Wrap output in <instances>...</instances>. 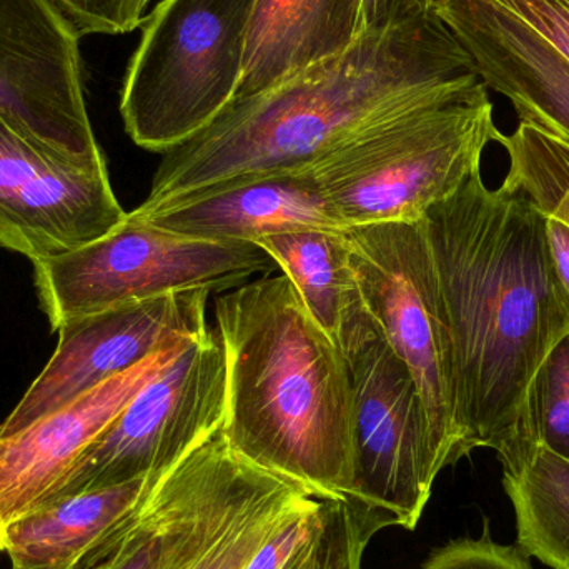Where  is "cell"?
<instances>
[{
	"label": "cell",
	"mask_w": 569,
	"mask_h": 569,
	"mask_svg": "<svg viewBox=\"0 0 569 569\" xmlns=\"http://www.w3.org/2000/svg\"><path fill=\"white\" fill-rule=\"evenodd\" d=\"M423 222L453 338L463 458L490 448L511 470L537 447L531 388L569 335L547 213L525 193L490 189L480 170Z\"/></svg>",
	"instance_id": "obj_1"
},
{
	"label": "cell",
	"mask_w": 569,
	"mask_h": 569,
	"mask_svg": "<svg viewBox=\"0 0 569 569\" xmlns=\"http://www.w3.org/2000/svg\"><path fill=\"white\" fill-rule=\"evenodd\" d=\"M480 82L471 57L437 13L368 30L343 52L262 92L236 97L207 129L162 153L149 196L133 213L300 172L361 127Z\"/></svg>",
	"instance_id": "obj_2"
},
{
	"label": "cell",
	"mask_w": 569,
	"mask_h": 569,
	"mask_svg": "<svg viewBox=\"0 0 569 569\" xmlns=\"http://www.w3.org/2000/svg\"><path fill=\"white\" fill-rule=\"evenodd\" d=\"M216 321L232 447L318 500L350 501L353 390L343 351L283 273L220 295Z\"/></svg>",
	"instance_id": "obj_3"
},
{
	"label": "cell",
	"mask_w": 569,
	"mask_h": 569,
	"mask_svg": "<svg viewBox=\"0 0 569 569\" xmlns=\"http://www.w3.org/2000/svg\"><path fill=\"white\" fill-rule=\"evenodd\" d=\"M487 86L411 107L361 127L300 172L347 229L420 222L481 170L497 140Z\"/></svg>",
	"instance_id": "obj_4"
},
{
	"label": "cell",
	"mask_w": 569,
	"mask_h": 569,
	"mask_svg": "<svg viewBox=\"0 0 569 569\" xmlns=\"http://www.w3.org/2000/svg\"><path fill=\"white\" fill-rule=\"evenodd\" d=\"M257 0H160L120 92V116L136 146L150 152L187 142L237 93Z\"/></svg>",
	"instance_id": "obj_5"
},
{
	"label": "cell",
	"mask_w": 569,
	"mask_h": 569,
	"mask_svg": "<svg viewBox=\"0 0 569 569\" xmlns=\"http://www.w3.org/2000/svg\"><path fill=\"white\" fill-rule=\"evenodd\" d=\"M32 266L52 331L82 315L176 291L236 290L277 267L256 243L193 239L132 213L107 236Z\"/></svg>",
	"instance_id": "obj_6"
},
{
	"label": "cell",
	"mask_w": 569,
	"mask_h": 569,
	"mask_svg": "<svg viewBox=\"0 0 569 569\" xmlns=\"http://www.w3.org/2000/svg\"><path fill=\"white\" fill-rule=\"evenodd\" d=\"M361 301L417 383L441 468L463 460L458 425L453 338L420 222L345 230Z\"/></svg>",
	"instance_id": "obj_7"
},
{
	"label": "cell",
	"mask_w": 569,
	"mask_h": 569,
	"mask_svg": "<svg viewBox=\"0 0 569 569\" xmlns=\"http://www.w3.org/2000/svg\"><path fill=\"white\" fill-rule=\"evenodd\" d=\"M353 390V491L348 503L381 528L420 523L443 471L410 370L367 308L341 331Z\"/></svg>",
	"instance_id": "obj_8"
},
{
	"label": "cell",
	"mask_w": 569,
	"mask_h": 569,
	"mask_svg": "<svg viewBox=\"0 0 569 569\" xmlns=\"http://www.w3.org/2000/svg\"><path fill=\"white\" fill-rule=\"evenodd\" d=\"M226 413V351L217 331L209 330L129 401L47 503L166 473L222 430Z\"/></svg>",
	"instance_id": "obj_9"
},
{
	"label": "cell",
	"mask_w": 569,
	"mask_h": 569,
	"mask_svg": "<svg viewBox=\"0 0 569 569\" xmlns=\"http://www.w3.org/2000/svg\"><path fill=\"white\" fill-rule=\"evenodd\" d=\"M126 217L106 159L63 156L0 117V247L37 262L107 236Z\"/></svg>",
	"instance_id": "obj_10"
},
{
	"label": "cell",
	"mask_w": 569,
	"mask_h": 569,
	"mask_svg": "<svg viewBox=\"0 0 569 569\" xmlns=\"http://www.w3.org/2000/svg\"><path fill=\"white\" fill-rule=\"evenodd\" d=\"M0 117L63 156L106 159L87 110L80 36L50 0H0Z\"/></svg>",
	"instance_id": "obj_11"
},
{
	"label": "cell",
	"mask_w": 569,
	"mask_h": 569,
	"mask_svg": "<svg viewBox=\"0 0 569 569\" xmlns=\"http://www.w3.org/2000/svg\"><path fill=\"white\" fill-rule=\"evenodd\" d=\"M210 295L207 290L176 291L60 325L56 351L0 425V438L19 433L162 348L209 331Z\"/></svg>",
	"instance_id": "obj_12"
},
{
	"label": "cell",
	"mask_w": 569,
	"mask_h": 569,
	"mask_svg": "<svg viewBox=\"0 0 569 569\" xmlns=\"http://www.w3.org/2000/svg\"><path fill=\"white\" fill-rule=\"evenodd\" d=\"M196 338L162 348L19 433L0 438V537L49 501L129 401Z\"/></svg>",
	"instance_id": "obj_13"
},
{
	"label": "cell",
	"mask_w": 569,
	"mask_h": 569,
	"mask_svg": "<svg viewBox=\"0 0 569 569\" xmlns=\"http://www.w3.org/2000/svg\"><path fill=\"white\" fill-rule=\"evenodd\" d=\"M437 16L467 50L487 89L520 122L569 142V60L493 0H443Z\"/></svg>",
	"instance_id": "obj_14"
},
{
	"label": "cell",
	"mask_w": 569,
	"mask_h": 569,
	"mask_svg": "<svg viewBox=\"0 0 569 569\" xmlns=\"http://www.w3.org/2000/svg\"><path fill=\"white\" fill-rule=\"evenodd\" d=\"M136 217L170 232L213 242L256 243L263 237L301 229L347 230L317 182L305 172L236 183Z\"/></svg>",
	"instance_id": "obj_15"
},
{
	"label": "cell",
	"mask_w": 569,
	"mask_h": 569,
	"mask_svg": "<svg viewBox=\"0 0 569 569\" xmlns=\"http://www.w3.org/2000/svg\"><path fill=\"white\" fill-rule=\"evenodd\" d=\"M163 475V473H162ZM162 475L59 498L10 523L0 551L12 569H92Z\"/></svg>",
	"instance_id": "obj_16"
},
{
	"label": "cell",
	"mask_w": 569,
	"mask_h": 569,
	"mask_svg": "<svg viewBox=\"0 0 569 569\" xmlns=\"http://www.w3.org/2000/svg\"><path fill=\"white\" fill-rule=\"evenodd\" d=\"M360 36V0H257L237 97L277 86L347 50Z\"/></svg>",
	"instance_id": "obj_17"
},
{
	"label": "cell",
	"mask_w": 569,
	"mask_h": 569,
	"mask_svg": "<svg viewBox=\"0 0 569 569\" xmlns=\"http://www.w3.org/2000/svg\"><path fill=\"white\" fill-rule=\"evenodd\" d=\"M290 280L325 333L338 345L348 321L363 310L345 230L301 229L257 240Z\"/></svg>",
	"instance_id": "obj_18"
},
{
	"label": "cell",
	"mask_w": 569,
	"mask_h": 569,
	"mask_svg": "<svg viewBox=\"0 0 569 569\" xmlns=\"http://www.w3.org/2000/svg\"><path fill=\"white\" fill-rule=\"evenodd\" d=\"M517 520L518 550L551 569H569V463L537 445L517 468L503 470Z\"/></svg>",
	"instance_id": "obj_19"
},
{
	"label": "cell",
	"mask_w": 569,
	"mask_h": 569,
	"mask_svg": "<svg viewBox=\"0 0 569 569\" xmlns=\"http://www.w3.org/2000/svg\"><path fill=\"white\" fill-rule=\"evenodd\" d=\"M317 497L303 485L273 475L220 537L186 569H243L260 547Z\"/></svg>",
	"instance_id": "obj_20"
},
{
	"label": "cell",
	"mask_w": 569,
	"mask_h": 569,
	"mask_svg": "<svg viewBox=\"0 0 569 569\" xmlns=\"http://www.w3.org/2000/svg\"><path fill=\"white\" fill-rule=\"evenodd\" d=\"M508 156L501 187L521 192L548 217L569 226V142L520 122L510 136L497 140Z\"/></svg>",
	"instance_id": "obj_21"
},
{
	"label": "cell",
	"mask_w": 569,
	"mask_h": 569,
	"mask_svg": "<svg viewBox=\"0 0 569 569\" xmlns=\"http://www.w3.org/2000/svg\"><path fill=\"white\" fill-rule=\"evenodd\" d=\"M381 528L348 501L323 500L320 528L290 569H361L365 550Z\"/></svg>",
	"instance_id": "obj_22"
},
{
	"label": "cell",
	"mask_w": 569,
	"mask_h": 569,
	"mask_svg": "<svg viewBox=\"0 0 569 569\" xmlns=\"http://www.w3.org/2000/svg\"><path fill=\"white\" fill-rule=\"evenodd\" d=\"M528 418L533 443L569 463V335L553 348L538 371Z\"/></svg>",
	"instance_id": "obj_23"
},
{
	"label": "cell",
	"mask_w": 569,
	"mask_h": 569,
	"mask_svg": "<svg viewBox=\"0 0 569 569\" xmlns=\"http://www.w3.org/2000/svg\"><path fill=\"white\" fill-rule=\"evenodd\" d=\"M421 569H535L518 547L491 538L485 523L480 538H460L431 551Z\"/></svg>",
	"instance_id": "obj_24"
},
{
	"label": "cell",
	"mask_w": 569,
	"mask_h": 569,
	"mask_svg": "<svg viewBox=\"0 0 569 569\" xmlns=\"http://www.w3.org/2000/svg\"><path fill=\"white\" fill-rule=\"evenodd\" d=\"M72 23L80 39L86 36H120L142 26V0H50Z\"/></svg>",
	"instance_id": "obj_25"
},
{
	"label": "cell",
	"mask_w": 569,
	"mask_h": 569,
	"mask_svg": "<svg viewBox=\"0 0 569 569\" xmlns=\"http://www.w3.org/2000/svg\"><path fill=\"white\" fill-rule=\"evenodd\" d=\"M321 518H323V500H315L310 507L282 525L257 550L243 569H290L308 541L317 533Z\"/></svg>",
	"instance_id": "obj_26"
},
{
	"label": "cell",
	"mask_w": 569,
	"mask_h": 569,
	"mask_svg": "<svg viewBox=\"0 0 569 569\" xmlns=\"http://www.w3.org/2000/svg\"><path fill=\"white\" fill-rule=\"evenodd\" d=\"M569 60V0H493Z\"/></svg>",
	"instance_id": "obj_27"
},
{
	"label": "cell",
	"mask_w": 569,
	"mask_h": 569,
	"mask_svg": "<svg viewBox=\"0 0 569 569\" xmlns=\"http://www.w3.org/2000/svg\"><path fill=\"white\" fill-rule=\"evenodd\" d=\"M443 0H360V33L437 13Z\"/></svg>",
	"instance_id": "obj_28"
},
{
	"label": "cell",
	"mask_w": 569,
	"mask_h": 569,
	"mask_svg": "<svg viewBox=\"0 0 569 569\" xmlns=\"http://www.w3.org/2000/svg\"><path fill=\"white\" fill-rule=\"evenodd\" d=\"M547 236L555 269L569 295V226L547 216Z\"/></svg>",
	"instance_id": "obj_29"
},
{
	"label": "cell",
	"mask_w": 569,
	"mask_h": 569,
	"mask_svg": "<svg viewBox=\"0 0 569 569\" xmlns=\"http://www.w3.org/2000/svg\"><path fill=\"white\" fill-rule=\"evenodd\" d=\"M150 2H152V0H142V7H143V9H146V10H147V7H149V6H150Z\"/></svg>",
	"instance_id": "obj_30"
},
{
	"label": "cell",
	"mask_w": 569,
	"mask_h": 569,
	"mask_svg": "<svg viewBox=\"0 0 569 569\" xmlns=\"http://www.w3.org/2000/svg\"><path fill=\"white\" fill-rule=\"evenodd\" d=\"M92 569H96V568H92Z\"/></svg>",
	"instance_id": "obj_31"
}]
</instances>
